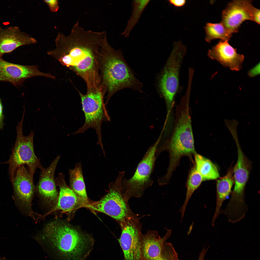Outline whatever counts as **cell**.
<instances>
[{"mask_svg": "<svg viewBox=\"0 0 260 260\" xmlns=\"http://www.w3.org/2000/svg\"><path fill=\"white\" fill-rule=\"evenodd\" d=\"M106 33L84 30L77 22L70 34L58 33L55 48L47 54L81 77L86 83L87 91L101 87L99 57L102 41Z\"/></svg>", "mask_w": 260, "mask_h": 260, "instance_id": "obj_1", "label": "cell"}, {"mask_svg": "<svg viewBox=\"0 0 260 260\" xmlns=\"http://www.w3.org/2000/svg\"><path fill=\"white\" fill-rule=\"evenodd\" d=\"M38 237L60 260H85L94 242L90 235L58 220L47 224Z\"/></svg>", "mask_w": 260, "mask_h": 260, "instance_id": "obj_2", "label": "cell"}, {"mask_svg": "<svg viewBox=\"0 0 260 260\" xmlns=\"http://www.w3.org/2000/svg\"><path fill=\"white\" fill-rule=\"evenodd\" d=\"M99 65L101 86L105 95V105L115 93L129 88L142 91L143 84L135 77L120 49L116 50L108 42L106 35L100 46Z\"/></svg>", "mask_w": 260, "mask_h": 260, "instance_id": "obj_3", "label": "cell"}, {"mask_svg": "<svg viewBox=\"0 0 260 260\" xmlns=\"http://www.w3.org/2000/svg\"><path fill=\"white\" fill-rule=\"evenodd\" d=\"M190 97H183L176 110L175 125L169 138L166 140L162 147L175 160L184 156L192 157L196 153L189 111Z\"/></svg>", "mask_w": 260, "mask_h": 260, "instance_id": "obj_4", "label": "cell"}, {"mask_svg": "<svg viewBox=\"0 0 260 260\" xmlns=\"http://www.w3.org/2000/svg\"><path fill=\"white\" fill-rule=\"evenodd\" d=\"M186 50L181 42L175 43L158 78V90L165 100L168 114H171L175 97L179 89L180 70Z\"/></svg>", "mask_w": 260, "mask_h": 260, "instance_id": "obj_5", "label": "cell"}, {"mask_svg": "<svg viewBox=\"0 0 260 260\" xmlns=\"http://www.w3.org/2000/svg\"><path fill=\"white\" fill-rule=\"evenodd\" d=\"M125 174L124 171L119 172L115 181L110 183L108 193L99 201L90 202L85 207L105 214L119 224L134 214L123 191L121 182Z\"/></svg>", "mask_w": 260, "mask_h": 260, "instance_id": "obj_6", "label": "cell"}, {"mask_svg": "<svg viewBox=\"0 0 260 260\" xmlns=\"http://www.w3.org/2000/svg\"><path fill=\"white\" fill-rule=\"evenodd\" d=\"M25 112L23 111L22 119L16 127L17 136L12 154L8 160L2 163L9 165L8 170L11 182L16 169L21 165L26 164L28 166L31 178L33 181L34 174L36 169H39L42 171L45 169L34 152V131H31L27 136L23 135V123Z\"/></svg>", "mask_w": 260, "mask_h": 260, "instance_id": "obj_7", "label": "cell"}, {"mask_svg": "<svg viewBox=\"0 0 260 260\" xmlns=\"http://www.w3.org/2000/svg\"><path fill=\"white\" fill-rule=\"evenodd\" d=\"M162 137L160 134L155 143L150 147L139 163L133 176L130 178L124 177L121 184L123 192L129 200L132 197L142 196L145 189L151 186L153 181L151 176L156 159V154Z\"/></svg>", "mask_w": 260, "mask_h": 260, "instance_id": "obj_8", "label": "cell"}, {"mask_svg": "<svg viewBox=\"0 0 260 260\" xmlns=\"http://www.w3.org/2000/svg\"><path fill=\"white\" fill-rule=\"evenodd\" d=\"M78 93L81 100L82 110L84 114L85 121L82 126L73 134L83 133L90 128L94 129L98 136L97 144L100 146L103 151L101 125L103 122L110 120L104 101L105 95L101 87L95 91H87L85 94L79 91Z\"/></svg>", "mask_w": 260, "mask_h": 260, "instance_id": "obj_9", "label": "cell"}, {"mask_svg": "<svg viewBox=\"0 0 260 260\" xmlns=\"http://www.w3.org/2000/svg\"><path fill=\"white\" fill-rule=\"evenodd\" d=\"M238 158L233 168L235 182L230 200L227 208L236 213L243 212L248 208L245 199V190L250 170V162L243 152L238 140H236Z\"/></svg>", "mask_w": 260, "mask_h": 260, "instance_id": "obj_10", "label": "cell"}, {"mask_svg": "<svg viewBox=\"0 0 260 260\" xmlns=\"http://www.w3.org/2000/svg\"><path fill=\"white\" fill-rule=\"evenodd\" d=\"M139 218L135 214L120 224L122 233L118 240L123 252V260H141L142 225Z\"/></svg>", "mask_w": 260, "mask_h": 260, "instance_id": "obj_11", "label": "cell"}, {"mask_svg": "<svg viewBox=\"0 0 260 260\" xmlns=\"http://www.w3.org/2000/svg\"><path fill=\"white\" fill-rule=\"evenodd\" d=\"M259 10L253 5L252 0H233L222 11L221 22L232 33H236L244 21H254Z\"/></svg>", "mask_w": 260, "mask_h": 260, "instance_id": "obj_12", "label": "cell"}, {"mask_svg": "<svg viewBox=\"0 0 260 260\" xmlns=\"http://www.w3.org/2000/svg\"><path fill=\"white\" fill-rule=\"evenodd\" d=\"M11 182L14 197L20 208L27 215L33 216L31 203L35 187L29 172L24 165L17 169Z\"/></svg>", "mask_w": 260, "mask_h": 260, "instance_id": "obj_13", "label": "cell"}, {"mask_svg": "<svg viewBox=\"0 0 260 260\" xmlns=\"http://www.w3.org/2000/svg\"><path fill=\"white\" fill-rule=\"evenodd\" d=\"M36 76L52 78L50 73L42 72L35 65H25L11 63L0 57V81L9 82L16 87L26 79Z\"/></svg>", "mask_w": 260, "mask_h": 260, "instance_id": "obj_14", "label": "cell"}, {"mask_svg": "<svg viewBox=\"0 0 260 260\" xmlns=\"http://www.w3.org/2000/svg\"><path fill=\"white\" fill-rule=\"evenodd\" d=\"M60 157V156H57L48 167L41 171L36 187L39 195L45 203L53 208L57 203L58 196L54 174Z\"/></svg>", "mask_w": 260, "mask_h": 260, "instance_id": "obj_15", "label": "cell"}, {"mask_svg": "<svg viewBox=\"0 0 260 260\" xmlns=\"http://www.w3.org/2000/svg\"><path fill=\"white\" fill-rule=\"evenodd\" d=\"M228 43V41L221 40L208 51V57L215 60L226 67L236 71L241 69L244 59L242 54L238 53Z\"/></svg>", "mask_w": 260, "mask_h": 260, "instance_id": "obj_16", "label": "cell"}, {"mask_svg": "<svg viewBox=\"0 0 260 260\" xmlns=\"http://www.w3.org/2000/svg\"><path fill=\"white\" fill-rule=\"evenodd\" d=\"M36 39L16 26L0 27V57L18 47L36 44Z\"/></svg>", "mask_w": 260, "mask_h": 260, "instance_id": "obj_17", "label": "cell"}, {"mask_svg": "<svg viewBox=\"0 0 260 260\" xmlns=\"http://www.w3.org/2000/svg\"><path fill=\"white\" fill-rule=\"evenodd\" d=\"M167 233L161 238L157 231L149 230L142 234L140 240L141 260H153L161 254L165 243L171 235V230L166 229Z\"/></svg>", "mask_w": 260, "mask_h": 260, "instance_id": "obj_18", "label": "cell"}, {"mask_svg": "<svg viewBox=\"0 0 260 260\" xmlns=\"http://www.w3.org/2000/svg\"><path fill=\"white\" fill-rule=\"evenodd\" d=\"M55 179L59 192L57 203L53 210L70 213L78 208L84 207L81 201L67 185L62 173H59Z\"/></svg>", "mask_w": 260, "mask_h": 260, "instance_id": "obj_19", "label": "cell"}, {"mask_svg": "<svg viewBox=\"0 0 260 260\" xmlns=\"http://www.w3.org/2000/svg\"><path fill=\"white\" fill-rule=\"evenodd\" d=\"M233 168H229L226 175L217 180L216 182V201L215 211L213 216L211 225L214 226L215 222L220 214L221 207L224 201L231 192L234 183L233 175Z\"/></svg>", "mask_w": 260, "mask_h": 260, "instance_id": "obj_20", "label": "cell"}, {"mask_svg": "<svg viewBox=\"0 0 260 260\" xmlns=\"http://www.w3.org/2000/svg\"><path fill=\"white\" fill-rule=\"evenodd\" d=\"M70 187L81 201L84 207L89 202L88 198L80 162L69 171Z\"/></svg>", "mask_w": 260, "mask_h": 260, "instance_id": "obj_21", "label": "cell"}, {"mask_svg": "<svg viewBox=\"0 0 260 260\" xmlns=\"http://www.w3.org/2000/svg\"><path fill=\"white\" fill-rule=\"evenodd\" d=\"M194 156V163L203 181L219 178V174L217 168L210 160L197 153Z\"/></svg>", "mask_w": 260, "mask_h": 260, "instance_id": "obj_22", "label": "cell"}, {"mask_svg": "<svg viewBox=\"0 0 260 260\" xmlns=\"http://www.w3.org/2000/svg\"><path fill=\"white\" fill-rule=\"evenodd\" d=\"M188 174L186 183L187 191L184 202L179 211L181 213V221L185 213L188 203L194 192L200 186L203 181L202 178L197 171L194 163Z\"/></svg>", "mask_w": 260, "mask_h": 260, "instance_id": "obj_23", "label": "cell"}, {"mask_svg": "<svg viewBox=\"0 0 260 260\" xmlns=\"http://www.w3.org/2000/svg\"><path fill=\"white\" fill-rule=\"evenodd\" d=\"M204 28L206 33L205 40L208 43L217 39H220L222 41H228L233 34L221 22L214 23H207Z\"/></svg>", "mask_w": 260, "mask_h": 260, "instance_id": "obj_24", "label": "cell"}, {"mask_svg": "<svg viewBox=\"0 0 260 260\" xmlns=\"http://www.w3.org/2000/svg\"><path fill=\"white\" fill-rule=\"evenodd\" d=\"M149 0H134L132 2V12L126 26L121 35L128 37L137 23L144 10L150 2Z\"/></svg>", "mask_w": 260, "mask_h": 260, "instance_id": "obj_25", "label": "cell"}, {"mask_svg": "<svg viewBox=\"0 0 260 260\" xmlns=\"http://www.w3.org/2000/svg\"><path fill=\"white\" fill-rule=\"evenodd\" d=\"M153 260H179L178 254L172 244L166 241L160 255Z\"/></svg>", "mask_w": 260, "mask_h": 260, "instance_id": "obj_26", "label": "cell"}, {"mask_svg": "<svg viewBox=\"0 0 260 260\" xmlns=\"http://www.w3.org/2000/svg\"><path fill=\"white\" fill-rule=\"evenodd\" d=\"M44 2L48 6L51 11L55 13L57 12L59 8V4L58 0H45Z\"/></svg>", "mask_w": 260, "mask_h": 260, "instance_id": "obj_27", "label": "cell"}, {"mask_svg": "<svg viewBox=\"0 0 260 260\" xmlns=\"http://www.w3.org/2000/svg\"><path fill=\"white\" fill-rule=\"evenodd\" d=\"M260 74V64H258L250 70L248 72L249 76L253 77Z\"/></svg>", "mask_w": 260, "mask_h": 260, "instance_id": "obj_28", "label": "cell"}, {"mask_svg": "<svg viewBox=\"0 0 260 260\" xmlns=\"http://www.w3.org/2000/svg\"><path fill=\"white\" fill-rule=\"evenodd\" d=\"M168 1L170 4L177 7L183 6L186 2L185 0H169Z\"/></svg>", "mask_w": 260, "mask_h": 260, "instance_id": "obj_29", "label": "cell"}, {"mask_svg": "<svg viewBox=\"0 0 260 260\" xmlns=\"http://www.w3.org/2000/svg\"><path fill=\"white\" fill-rule=\"evenodd\" d=\"M4 116L3 113V107L0 98V130L2 129L4 124L3 120Z\"/></svg>", "mask_w": 260, "mask_h": 260, "instance_id": "obj_30", "label": "cell"}, {"mask_svg": "<svg viewBox=\"0 0 260 260\" xmlns=\"http://www.w3.org/2000/svg\"><path fill=\"white\" fill-rule=\"evenodd\" d=\"M208 248V247L206 249H205V248H203L200 254L198 260H204L205 254Z\"/></svg>", "mask_w": 260, "mask_h": 260, "instance_id": "obj_31", "label": "cell"}, {"mask_svg": "<svg viewBox=\"0 0 260 260\" xmlns=\"http://www.w3.org/2000/svg\"><path fill=\"white\" fill-rule=\"evenodd\" d=\"M0 260H7L4 258L0 257Z\"/></svg>", "mask_w": 260, "mask_h": 260, "instance_id": "obj_32", "label": "cell"}]
</instances>
